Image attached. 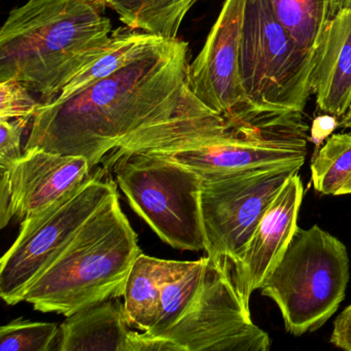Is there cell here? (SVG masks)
Returning <instances> with one entry per match:
<instances>
[{
  "label": "cell",
  "mask_w": 351,
  "mask_h": 351,
  "mask_svg": "<svg viewBox=\"0 0 351 351\" xmlns=\"http://www.w3.org/2000/svg\"><path fill=\"white\" fill-rule=\"evenodd\" d=\"M5 172L11 190V215L20 223L48 208L93 173L87 158L43 149L24 152Z\"/></svg>",
  "instance_id": "cell-12"
},
{
  "label": "cell",
  "mask_w": 351,
  "mask_h": 351,
  "mask_svg": "<svg viewBox=\"0 0 351 351\" xmlns=\"http://www.w3.org/2000/svg\"><path fill=\"white\" fill-rule=\"evenodd\" d=\"M316 192L339 196L351 178V133L334 134L319 149L311 164Z\"/></svg>",
  "instance_id": "cell-20"
},
{
  "label": "cell",
  "mask_w": 351,
  "mask_h": 351,
  "mask_svg": "<svg viewBox=\"0 0 351 351\" xmlns=\"http://www.w3.org/2000/svg\"><path fill=\"white\" fill-rule=\"evenodd\" d=\"M273 12L293 40L314 58L330 24L351 0H269Z\"/></svg>",
  "instance_id": "cell-17"
},
{
  "label": "cell",
  "mask_w": 351,
  "mask_h": 351,
  "mask_svg": "<svg viewBox=\"0 0 351 351\" xmlns=\"http://www.w3.org/2000/svg\"><path fill=\"white\" fill-rule=\"evenodd\" d=\"M42 102L36 101L32 92L16 80L0 82V121L32 120Z\"/></svg>",
  "instance_id": "cell-22"
},
{
  "label": "cell",
  "mask_w": 351,
  "mask_h": 351,
  "mask_svg": "<svg viewBox=\"0 0 351 351\" xmlns=\"http://www.w3.org/2000/svg\"><path fill=\"white\" fill-rule=\"evenodd\" d=\"M163 40L165 38L132 29L128 26L118 28L110 34L99 56L83 67L63 88L56 99H66L110 77Z\"/></svg>",
  "instance_id": "cell-16"
},
{
  "label": "cell",
  "mask_w": 351,
  "mask_h": 351,
  "mask_svg": "<svg viewBox=\"0 0 351 351\" xmlns=\"http://www.w3.org/2000/svg\"><path fill=\"white\" fill-rule=\"evenodd\" d=\"M121 21L165 40L178 38L189 12L200 0H104Z\"/></svg>",
  "instance_id": "cell-18"
},
{
  "label": "cell",
  "mask_w": 351,
  "mask_h": 351,
  "mask_svg": "<svg viewBox=\"0 0 351 351\" xmlns=\"http://www.w3.org/2000/svg\"><path fill=\"white\" fill-rule=\"evenodd\" d=\"M339 126L343 127V128L351 129V106L349 108L348 112L341 118Z\"/></svg>",
  "instance_id": "cell-27"
},
{
  "label": "cell",
  "mask_w": 351,
  "mask_h": 351,
  "mask_svg": "<svg viewBox=\"0 0 351 351\" xmlns=\"http://www.w3.org/2000/svg\"><path fill=\"white\" fill-rule=\"evenodd\" d=\"M188 54V43L161 40L80 93L42 104L24 152L82 156L93 169L138 133L204 108L186 84Z\"/></svg>",
  "instance_id": "cell-1"
},
{
  "label": "cell",
  "mask_w": 351,
  "mask_h": 351,
  "mask_svg": "<svg viewBox=\"0 0 351 351\" xmlns=\"http://www.w3.org/2000/svg\"><path fill=\"white\" fill-rule=\"evenodd\" d=\"M244 0H225L198 56L189 64V89L226 120L252 110L240 77V36Z\"/></svg>",
  "instance_id": "cell-10"
},
{
  "label": "cell",
  "mask_w": 351,
  "mask_h": 351,
  "mask_svg": "<svg viewBox=\"0 0 351 351\" xmlns=\"http://www.w3.org/2000/svg\"><path fill=\"white\" fill-rule=\"evenodd\" d=\"M133 210L171 247L205 250L202 178L180 164L143 152L110 154L102 161Z\"/></svg>",
  "instance_id": "cell-5"
},
{
  "label": "cell",
  "mask_w": 351,
  "mask_h": 351,
  "mask_svg": "<svg viewBox=\"0 0 351 351\" xmlns=\"http://www.w3.org/2000/svg\"><path fill=\"white\" fill-rule=\"evenodd\" d=\"M184 261L162 260L141 252L133 263L124 289V305L131 328L151 330L161 313L162 287Z\"/></svg>",
  "instance_id": "cell-15"
},
{
  "label": "cell",
  "mask_w": 351,
  "mask_h": 351,
  "mask_svg": "<svg viewBox=\"0 0 351 351\" xmlns=\"http://www.w3.org/2000/svg\"><path fill=\"white\" fill-rule=\"evenodd\" d=\"M30 121L28 119L0 121V171H8L23 156L22 134Z\"/></svg>",
  "instance_id": "cell-23"
},
{
  "label": "cell",
  "mask_w": 351,
  "mask_h": 351,
  "mask_svg": "<svg viewBox=\"0 0 351 351\" xmlns=\"http://www.w3.org/2000/svg\"><path fill=\"white\" fill-rule=\"evenodd\" d=\"M11 219V190H10L9 180L5 172H1V182H0V228L3 229L9 225Z\"/></svg>",
  "instance_id": "cell-25"
},
{
  "label": "cell",
  "mask_w": 351,
  "mask_h": 351,
  "mask_svg": "<svg viewBox=\"0 0 351 351\" xmlns=\"http://www.w3.org/2000/svg\"><path fill=\"white\" fill-rule=\"evenodd\" d=\"M350 278L346 246L317 225L298 227L262 293L278 306L287 332H314L337 311Z\"/></svg>",
  "instance_id": "cell-4"
},
{
  "label": "cell",
  "mask_w": 351,
  "mask_h": 351,
  "mask_svg": "<svg viewBox=\"0 0 351 351\" xmlns=\"http://www.w3.org/2000/svg\"><path fill=\"white\" fill-rule=\"evenodd\" d=\"M341 195H351V178L348 180V182L345 184L344 188L339 193V196H341Z\"/></svg>",
  "instance_id": "cell-28"
},
{
  "label": "cell",
  "mask_w": 351,
  "mask_h": 351,
  "mask_svg": "<svg viewBox=\"0 0 351 351\" xmlns=\"http://www.w3.org/2000/svg\"><path fill=\"white\" fill-rule=\"evenodd\" d=\"M131 330L124 303L112 298L67 316L57 351H127Z\"/></svg>",
  "instance_id": "cell-14"
},
{
  "label": "cell",
  "mask_w": 351,
  "mask_h": 351,
  "mask_svg": "<svg viewBox=\"0 0 351 351\" xmlns=\"http://www.w3.org/2000/svg\"><path fill=\"white\" fill-rule=\"evenodd\" d=\"M330 117L318 119V120L315 121L313 125V130L317 131L312 132V137L313 138L322 139L335 128V120L332 118H330Z\"/></svg>",
  "instance_id": "cell-26"
},
{
  "label": "cell",
  "mask_w": 351,
  "mask_h": 351,
  "mask_svg": "<svg viewBox=\"0 0 351 351\" xmlns=\"http://www.w3.org/2000/svg\"><path fill=\"white\" fill-rule=\"evenodd\" d=\"M104 0H28L0 30V82L16 80L54 101L112 34Z\"/></svg>",
  "instance_id": "cell-2"
},
{
  "label": "cell",
  "mask_w": 351,
  "mask_h": 351,
  "mask_svg": "<svg viewBox=\"0 0 351 351\" xmlns=\"http://www.w3.org/2000/svg\"><path fill=\"white\" fill-rule=\"evenodd\" d=\"M60 326L16 318L0 328L1 351L58 350Z\"/></svg>",
  "instance_id": "cell-21"
},
{
  "label": "cell",
  "mask_w": 351,
  "mask_h": 351,
  "mask_svg": "<svg viewBox=\"0 0 351 351\" xmlns=\"http://www.w3.org/2000/svg\"><path fill=\"white\" fill-rule=\"evenodd\" d=\"M312 94L318 108L341 119L351 106V8L332 20L314 54Z\"/></svg>",
  "instance_id": "cell-13"
},
{
  "label": "cell",
  "mask_w": 351,
  "mask_h": 351,
  "mask_svg": "<svg viewBox=\"0 0 351 351\" xmlns=\"http://www.w3.org/2000/svg\"><path fill=\"white\" fill-rule=\"evenodd\" d=\"M239 64L252 106L303 112L312 94L313 57L283 27L269 0H244Z\"/></svg>",
  "instance_id": "cell-6"
},
{
  "label": "cell",
  "mask_w": 351,
  "mask_h": 351,
  "mask_svg": "<svg viewBox=\"0 0 351 351\" xmlns=\"http://www.w3.org/2000/svg\"><path fill=\"white\" fill-rule=\"evenodd\" d=\"M141 254L137 234L121 208L117 191L34 280L23 302L65 317L124 295L133 263Z\"/></svg>",
  "instance_id": "cell-3"
},
{
  "label": "cell",
  "mask_w": 351,
  "mask_h": 351,
  "mask_svg": "<svg viewBox=\"0 0 351 351\" xmlns=\"http://www.w3.org/2000/svg\"><path fill=\"white\" fill-rule=\"evenodd\" d=\"M303 199L299 173L293 174L279 191L263 215L232 271L236 289L246 307L252 293L261 289L269 273L279 262L298 228V215Z\"/></svg>",
  "instance_id": "cell-11"
},
{
  "label": "cell",
  "mask_w": 351,
  "mask_h": 351,
  "mask_svg": "<svg viewBox=\"0 0 351 351\" xmlns=\"http://www.w3.org/2000/svg\"><path fill=\"white\" fill-rule=\"evenodd\" d=\"M162 338L180 351H268V332L254 324L229 267L207 256L200 287L180 319Z\"/></svg>",
  "instance_id": "cell-9"
},
{
  "label": "cell",
  "mask_w": 351,
  "mask_h": 351,
  "mask_svg": "<svg viewBox=\"0 0 351 351\" xmlns=\"http://www.w3.org/2000/svg\"><path fill=\"white\" fill-rule=\"evenodd\" d=\"M108 172L98 169L48 208L22 221L17 239L0 261V295L5 303L23 302L30 285L118 191Z\"/></svg>",
  "instance_id": "cell-7"
},
{
  "label": "cell",
  "mask_w": 351,
  "mask_h": 351,
  "mask_svg": "<svg viewBox=\"0 0 351 351\" xmlns=\"http://www.w3.org/2000/svg\"><path fill=\"white\" fill-rule=\"evenodd\" d=\"M330 341L338 348L351 351V305L345 308L335 320Z\"/></svg>",
  "instance_id": "cell-24"
},
{
  "label": "cell",
  "mask_w": 351,
  "mask_h": 351,
  "mask_svg": "<svg viewBox=\"0 0 351 351\" xmlns=\"http://www.w3.org/2000/svg\"><path fill=\"white\" fill-rule=\"evenodd\" d=\"M301 165H276L202 180L206 256L233 271L269 205Z\"/></svg>",
  "instance_id": "cell-8"
},
{
  "label": "cell",
  "mask_w": 351,
  "mask_h": 351,
  "mask_svg": "<svg viewBox=\"0 0 351 351\" xmlns=\"http://www.w3.org/2000/svg\"><path fill=\"white\" fill-rule=\"evenodd\" d=\"M206 262V256L197 261H184L182 267L165 280L159 319L151 330L143 332L145 335L160 336L180 319L200 287Z\"/></svg>",
  "instance_id": "cell-19"
}]
</instances>
